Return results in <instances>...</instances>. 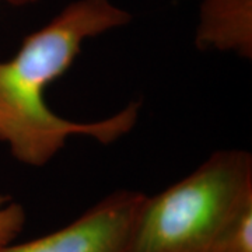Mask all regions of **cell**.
<instances>
[{
  "mask_svg": "<svg viewBox=\"0 0 252 252\" xmlns=\"http://www.w3.org/2000/svg\"><path fill=\"white\" fill-rule=\"evenodd\" d=\"M130 20L132 14L112 0H76L26 36L13 58L0 61V143L18 162L44 167L70 136L111 144L135 127L139 102L93 122L59 117L45 102L46 87L70 69L87 39L125 27Z\"/></svg>",
  "mask_w": 252,
  "mask_h": 252,
  "instance_id": "obj_1",
  "label": "cell"
},
{
  "mask_svg": "<svg viewBox=\"0 0 252 252\" xmlns=\"http://www.w3.org/2000/svg\"><path fill=\"white\" fill-rule=\"evenodd\" d=\"M252 196V154L219 150L193 172L144 196L122 252H205Z\"/></svg>",
  "mask_w": 252,
  "mask_h": 252,
  "instance_id": "obj_2",
  "label": "cell"
},
{
  "mask_svg": "<svg viewBox=\"0 0 252 252\" xmlns=\"http://www.w3.org/2000/svg\"><path fill=\"white\" fill-rule=\"evenodd\" d=\"M144 196L115 190L70 224L27 243L0 245V252H122Z\"/></svg>",
  "mask_w": 252,
  "mask_h": 252,
  "instance_id": "obj_3",
  "label": "cell"
},
{
  "mask_svg": "<svg viewBox=\"0 0 252 252\" xmlns=\"http://www.w3.org/2000/svg\"><path fill=\"white\" fill-rule=\"evenodd\" d=\"M195 44L252 59V0H203L199 9Z\"/></svg>",
  "mask_w": 252,
  "mask_h": 252,
  "instance_id": "obj_4",
  "label": "cell"
},
{
  "mask_svg": "<svg viewBox=\"0 0 252 252\" xmlns=\"http://www.w3.org/2000/svg\"><path fill=\"white\" fill-rule=\"evenodd\" d=\"M205 252H252V196L238 206Z\"/></svg>",
  "mask_w": 252,
  "mask_h": 252,
  "instance_id": "obj_5",
  "label": "cell"
},
{
  "mask_svg": "<svg viewBox=\"0 0 252 252\" xmlns=\"http://www.w3.org/2000/svg\"><path fill=\"white\" fill-rule=\"evenodd\" d=\"M27 221L24 207L9 196L0 195V245L13 243Z\"/></svg>",
  "mask_w": 252,
  "mask_h": 252,
  "instance_id": "obj_6",
  "label": "cell"
},
{
  "mask_svg": "<svg viewBox=\"0 0 252 252\" xmlns=\"http://www.w3.org/2000/svg\"><path fill=\"white\" fill-rule=\"evenodd\" d=\"M4 1L10 6H16V7H23V6H30V4H35L39 0H0Z\"/></svg>",
  "mask_w": 252,
  "mask_h": 252,
  "instance_id": "obj_7",
  "label": "cell"
}]
</instances>
